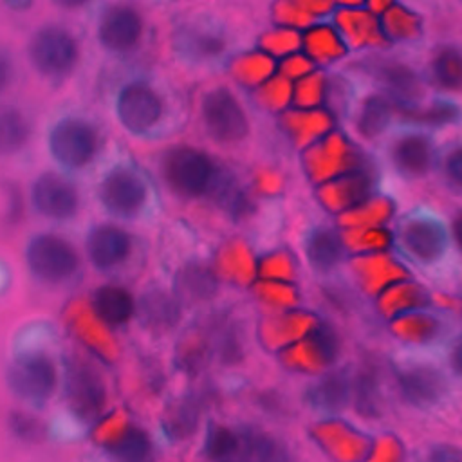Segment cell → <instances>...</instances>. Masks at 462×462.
Instances as JSON below:
<instances>
[{"label": "cell", "instance_id": "cell-27", "mask_svg": "<svg viewBox=\"0 0 462 462\" xmlns=\"http://www.w3.org/2000/svg\"><path fill=\"white\" fill-rule=\"evenodd\" d=\"M352 402L359 415L374 419L383 410V374L375 361L365 359L352 372Z\"/></svg>", "mask_w": 462, "mask_h": 462}, {"label": "cell", "instance_id": "cell-24", "mask_svg": "<svg viewBox=\"0 0 462 462\" xmlns=\"http://www.w3.org/2000/svg\"><path fill=\"white\" fill-rule=\"evenodd\" d=\"M220 280L208 260L191 258L182 263L175 274V296L186 305H202L217 298Z\"/></svg>", "mask_w": 462, "mask_h": 462}, {"label": "cell", "instance_id": "cell-51", "mask_svg": "<svg viewBox=\"0 0 462 462\" xmlns=\"http://www.w3.org/2000/svg\"><path fill=\"white\" fill-rule=\"evenodd\" d=\"M258 294L265 303H273V305H292L298 300L292 287L283 285L280 291V282H274V283L269 282L263 289H258Z\"/></svg>", "mask_w": 462, "mask_h": 462}, {"label": "cell", "instance_id": "cell-21", "mask_svg": "<svg viewBox=\"0 0 462 462\" xmlns=\"http://www.w3.org/2000/svg\"><path fill=\"white\" fill-rule=\"evenodd\" d=\"M211 352L222 366H236L245 359L249 343L247 319L233 310L213 316L208 328Z\"/></svg>", "mask_w": 462, "mask_h": 462}, {"label": "cell", "instance_id": "cell-2", "mask_svg": "<svg viewBox=\"0 0 462 462\" xmlns=\"http://www.w3.org/2000/svg\"><path fill=\"white\" fill-rule=\"evenodd\" d=\"M112 110L121 128L139 139H161L179 126L180 110L173 96L152 76L123 81L114 92Z\"/></svg>", "mask_w": 462, "mask_h": 462}, {"label": "cell", "instance_id": "cell-43", "mask_svg": "<svg viewBox=\"0 0 462 462\" xmlns=\"http://www.w3.org/2000/svg\"><path fill=\"white\" fill-rule=\"evenodd\" d=\"M309 339L316 346L325 365H334L337 361L341 354V337L337 334V328L330 321L319 319L318 325L309 332Z\"/></svg>", "mask_w": 462, "mask_h": 462}, {"label": "cell", "instance_id": "cell-47", "mask_svg": "<svg viewBox=\"0 0 462 462\" xmlns=\"http://www.w3.org/2000/svg\"><path fill=\"white\" fill-rule=\"evenodd\" d=\"M291 96H292V87L289 79L278 76L258 87L256 103L265 110H280L287 105Z\"/></svg>", "mask_w": 462, "mask_h": 462}, {"label": "cell", "instance_id": "cell-3", "mask_svg": "<svg viewBox=\"0 0 462 462\" xmlns=\"http://www.w3.org/2000/svg\"><path fill=\"white\" fill-rule=\"evenodd\" d=\"M45 144L58 171L72 177L88 171L99 162L105 130L87 110L70 108L52 117L47 126Z\"/></svg>", "mask_w": 462, "mask_h": 462}, {"label": "cell", "instance_id": "cell-7", "mask_svg": "<svg viewBox=\"0 0 462 462\" xmlns=\"http://www.w3.org/2000/svg\"><path fill=\"white\" fill-rule=\"evenodd\" d=\"M31 69L47 83L67 81L79 61V42L74 31L61 22H43L34 27L25 45Z\"/></svg>", "mask_w": 462, "mask_h": 462}, {"label": "cell", "instance_id": "cell-35", "mask_svg": "<svg viewBox=\"0 0 462 462\" xmlns=\"http://www.w3.org/2000/svg\"><path fill=\"white\" fill-rule=\"evenodd\" d=\"M96 314L108 325H123L134 314V300L132 294L116 283L101 285L94 292L92 298Z\"/></svg>", "mask_w": 462, "mask_h": 462}, {"label": "cell", "instance_id": "cell-8", "mask_svg": "<svg viewBox=\"0 0 462 462\" xmlns=\"http://www.w3.org/2000/svg\"><path fill=\"white\" fill-rule=\"evenodd\" d=\"M23 256L29 274L45 289H69L81 276L79 253L60 233H32L27 238Z\"/></svg>", "mask_w": 462, "mask_h": 462}, {"label": "cell", "instance_id": "cell-10", "mask_svg": "<svg viewBox=\"0 0 462 462\" xmlns=\"http://www.w3.org/2000/svg\"><path fill=\"white\" fill-rule=\"evenodd\" d=\"M359 67L361 72L374 81L377 90L388 97L395 110L401 112L402 119L413 116L430 99L426 76L402 58H368Z\"/></svg>", "mask_w": 462, "mask_h": 462}, {"label": "cell", "instance_id": "cell-40", "mask_svg": "<svg viewBox=\"0 0 462 462\" xmlns=\"http://www.w3.org/2000/svg\"><path fill=\"white\" fill-rule=\"evenodd\" d=\"M437 171L444 188L462 197V137H457L439 148Z\"/></svg>", "mask_w": 462, "mask_h": 462}, {"label": "cell", "instance_id": "cell-22", "mask_svg": "<svg viewBox=\"0 0 462 462\" xmlns=\"http://www.w3.org/2000/svg\"><path fill=\"white\" fill-rule=\"evenodd\" d=\"M390 334L410 346L439 345L451 336L453 323L448 316L431 310H411L390 321Z\"/></svg>", "mask_w": 462, "mask_h": 462}, {"label": "cell", "instance_id": "cell-12", "mask_svg": "<svg viewBox=\"0 0 462 462\" xmlns=\"http://www.w3.org/2000/svg\"><path fill=\"white\" fill-rule=\"evenodd\" d=\"M16 350L11 361V379L18 392L45 399L56 383V363L49 352L51 332L34 330L27 327V332L18 334Z\"/></svg>", "mask_w": 462, "mask_h": 462}, {"label": "cell", "instance_id": "cell-53", "mask_svg": "<svg viewBox=\"0 0 462 462\" xmlns=\"http://www.w3.org/2000/svg\"><path fill=\"white\" fill-rule=\"evenodd\" d=\"M301 11H305L310 18H323L336 9V2H309V0H298L296 2Z\"/></svg>", "mask_w": 462, "mask_h": 462}, {"label": "cell", "instance_id": "cell-41", "mask_svg": "<svg viewBox=\"0 0 462 462\" xmlns=\"http://www.w3.org/2000/svg\"><path fill=\"white\" fill-rule=\"evenodd\" d=\"M258 49L271 58H287L301 47V34L296 29L274 27L258 36Z\"/></svg>", "mask_w": 462, "mask_h": 462}, {"label": "cell", "instance_id": "cell-42", "mask_svg": "<svg viewBox=\"0 0 462 462\" xmlns=\"http://www.w3.org/2000/svg\"><path fill=\"white\" fill-rule=\"evenodd\" d=\"M238 430L213 424L206 437V453L215 462H235L238 451Z\"/></svg>", "mask_w": 462, "mask_h": 462}, {"label": "cell", "instance_id": "cell-37", "mask_svg": "<svg viewBox=\"0 0 462 462\" xmlns=\"http://www.w3.org/2000/svg\"><path fill=\"white\" fill-rule=\"evenodd\" d=\"M227 67L236 83H240L245 88H254L260 87L265 79L269 81L271 74L276 69V61L262 51H253L233 56Z\"/></svg>", "mask_w": 462, "mask_h": 462}, {"label": "cell", "instance_id": "cell-52", "mask_svg": "<svg viewBox=\"0 0 462 462\" xmlns=\"http://www.w3.org/2000/svg\"><path fill=\"white\" fill-rule=\"evenodd\" d=\"M426 462H462V449L453 446H435L428 453Z\"/></svg>", "mask_w": 462, "mask_h": 462}, {"label": "cell", "instance_id": "cell-14", "mask_svg": "<svg viewBox=\"0 0 462 462\" xmlns=\"http://www.w3.org/2000/svg\"><path fill=\"white\" fill-rule=\"evenodd\" d=\"M439 146L435 135L420 126L395 130L384 146V159L399 179L417 182L431 175L437 168Z\"/></svg>", "mask_w": 462, "mask_h": 462}, {"label": "cell", "instance_id": "cell-46", "mask_svg": "<svg viewBox=\"0 0 462 462\" xmlns=\"http://www.w3.org/2000/svg\"><path fill=\"white\" fill-rule=\"evenodd\" d=\"M327 76L321 70H314L309 76L301 78L298 85L292 88L294 105L300 108H312L325 99Z\"/></svg>", "mask_w": 462, "mask_h": 462}, {"label": "cell", "instance_id": "cell-16", "mask_svg": "<svg viewBox=\"0 0 462 462\" xmlns=\"http://www.w3.org/2000/svg\"><path fill=\"white\" fill-rule=\"evenodd\" d=\"M146 22L143 13L130 4H110L96 18V40L112 56H128L144 40Z\"/></svg>", "mask_w": 462, "mask_h": 462}, {"label": "cell", "instance_id": "cell-11", "mask_svg": "<svg viewBox=\"0 0 462 462\" xmlns=\"http://www.w3.org/2000/svg\"><path fill=\"white\" fill-rule=\"evenodd\" d=\"M392 372L401 397L417 410H435L449 397V379L430 357L420 354H399L392 359Z\"/></svg>", "mask_w": 462, "mask_h": 462}, {"label": "cell", "instance_id": "cell-17", "mask_svg": "<svg viewBox=\"0 0 462 462\" xmlns=\"http://www.w3.org/2000/svg\"><path fill=\"white\" fill-rule=\"evenodd\" d=\"M372 164L368 157L352 146L341 132L328 134L321 143H316L303 153V170L309 180L321 182Z\"/></svg>", "mask_w": 462, "mask_h": 462}, {"label": "cell", "instance_id": "cell-30", "mask_svg": "<svg viewBox=\"0 0 462 462\" xmlns=\"http://www.w3.org/2000/svg\"><path fill=\"white\" fill-rule=\"evenodd\" d=\"M301 47L314 65L334 63L348 52L339 32L328 23L309 27L307 32L301 34Z\"/></svg>", "mask_w": 462, "mask_h": 462}, {"label": "cell", "instance_id": "cell-20", "mask_svg": "<svg viewBox=\"0 0 462 462\" xmlns=\"http://www.w3.org/2000/svg\"><path fill=\"white\" fill-rule=\"evenodd\" d=\"M301 247L309 267L319 274H334L346 262V245L341 233L328 222H314L303 233Z\"/></svg>", "mask_w": 462, "mask_h": 462}, {"label": "cell", "instance_id": "cell-33", "mask_svg": "<svg viewBox=\"0 0 462 462\" xmlns=\"http://www.w3.org/2000/svg\"><path fill=\"white\" fill-rule=\"evenodd\" d=\"M352 269L357 274L365 291H370V292H381V289L383 291L386 289V282L383 280V274L393 283V282H401V278H404L408 273L404 265H401L399 262H395L386 254L357 258V262L352 263Z\"/></svg>", "mask_w": 462, "mask_h": 462}, {"label": "cell", "instance_id": "cell-31", "mask_svg": "<svg viewBox=\"0 0 462 462\" xmlns=\"http://www.w3.org/2000/svg\"><path fill=\"white\" fill-rule=\"evenodd\" d=\"M139 307L144 323L153 330H170L180 319V301L173 292H168L162 287L148 289Z\"/></svg>", "mask_w": 462, "mask_h": 462}, {"label": "cell", "instance_id": "cell-38", "mask_svg": "<svg viewBox=\"0 0 462 462\" xmlns=\"http://www.w3.org/2000/svg\"><path fill=\"white\" fill-rule=\"evenodd\" d=\"M430 296L424 291V287H420L415 282H397L392 287H386L381 296H379V312L388 318L393 319L399 314H404L410 310V307H420V305H428Z\"/></svg>", "mask_w": 462, "mask_h": 462}, {"label": "cell", "instance_id": "cell-48", "mask_svg": "<svg viewBox=\"0 0 462 462\" xmlns=\"http://www.w3.org/2000/svg\"><path fill=\"white\" fill-rule=\"evenodd\" d=\"M271 18L278 23V27H289V29H300L307 27L312 22V18L298 7L296 2H276L271 5Z\"/></svg>", "mask_w": 462, "mask_h": 462}, {"label": "cell", "instance_id": "cell-19", "mask_svg": "<svg viewBox=\"0 0 462 462\" xmlns=\"http://www.w3.org/2000/svg\"><path fill=\"white\" fill-rule=\"evenodd\" d=\"M379 184V175L374 164L343 173L323 186H319L316 197L319 204L330 213H345L366 199H370Z\"/></svg>", "mask_w": 462, "mask_h": 462}, {"label": "cell", "instance_id": "cell-55", "mask_svg": "<svg viewBox=\"0 0 462 462\" xmlns=\"http://www.w3.org/2000/svg\"><path fill=\"white\" fill-rule=\"evenodd\" d=\"M449 233H451V242H453V245L462 253V208L453 213Z\"/></svg>", "mask_w": 462, "mask_h": 462}, {"label": "cell", "instance_id": "cell-4", "mask_svg": "<svg viewBox=\"0 0 462 462\" xmlns=\"http://www.w3.org/2000/svg\"><path fill=\"white\" fill-rule=\"evenodd\" d=\"M161 173L177 197L186 200L209 199L215 204L236 177L233 170L208 152L188 144L173 146L162 153Z\"/></svg>", "mask_w": 462, "mask_h": 462}, {"label": "cell", "instance_id": "cell-54", "mask_svg": "<svg viewBox=\"0 0 462 462\" xmlns=\"http://www.w3.org/2000/svg\"><path fill=\"white\" fill-rule=\"evenodd\" d=\"M448 359H449V366H451L453 374L458 379H462V330L453 336Z\"/></svg>", "mask_w": 462, "mask_h": 462}, {"label": "cell", "instance_id": "cell-28", "mask_svg": "<svg viewBox=\"0 0 462 462\" xmlns=\"http://www.w3.org/2000/svg\"><path fill=\"white\" fill-rule=\"evenodd\" d=\"M31 116L16 105L0 103V159L20 155L31 143Z\"/></svg>", "mask_w": 462, "mask_h": 462}, {"label": "cell", "instance_id": "cell-36", "mask_svg": "<svg viewBox=\"0 0 462 462\" xmlns=\"http://www.w3.org/2000/svg\"><path fill=\"white\" fill-rule=\"evenodd\" d=\"M395 209V202L386 195H372L359 206L341 213L337 217V224L345 229H365L381 226L386 222Z\"/></svg>", "mask_w": 462, "mask_h": 462}, {"label": "cell", "instance_id": "cell-32", "mask_svg": "<svg viewBox=\"0 0 462 462\" xmlns=\"http://www.w3.org/2000/svg\"><path fill=\"white\" fill-rule=\"evenodd\" d=\"M413 126H420L426 130H440L449 126L462 125V103L449 96H435L426 101V105L417 110L413 116L404 119Z\"/></svg>", "mask_w": 462, "mask_h": 462}, {"label": "cell", "instance_id": "cell-39", "mask_svg": "<svg viewBox=\"0 0 462 462\" xmlns=\"http://www.w3.org/2000/svg\"><path fill=\"white\" fill-rule=\"evenodd\" d=\"M332 125H334V117L328 110L325 112L314 110L310 114H305V112L291 114L285 119L283 128L296 144H310L312 139L327 134Z\"/></svg>", "mask_w": 462, "mask_h": 462}, {"label": "cell", "instance_id": "cell-57", "mask_svg": "<svg viewBox=\"0 0 462 462\" xmlns=\"http://www.w3.org/2000/svg\"><path fill=\"white\" fill-rule=\"evenodd\" d=\"M460 303H462V301H460Z\"/></svg>", "mask_w": 462, "mask_h": 462}, {"label": "cell", "instance_id": "cell-25", "mask_svg": "<svg viewBox=\"0 0 462 462\" xmlns=\"http://www.w3.org/2000/svg\"><path fill=\"white\" fill-rule=\"evenodd\" d=\"M363 7L365 4H336V31L339 32L346 49L384 45L386 42L370 13H361Z\"/></svg>", "mask_w": 462, "mask_h": 462}, {"label": "cell", "instance_id": "cell-5", "mask_svg": "<svg viewBox=\"0 0 462 462\" xmlns=\"http://www.w3.org/2000/svg\"><path fill=\"white\" fill-rule=\"evenodd\" d=\"M402 258L420 271H440L451 256V233L442 217L426 206L404 211L392 233Z\"/></svg>", "mask_w": 462, "mask_h": 462}, {"label": "cell", "instance_id": "cell-13", "mask_svg": "<svg viewBox=\"0 0 462 462\" xmlns=\"http://www.w3.org/2000/svg\"><path fill=\"white\" fill-rule=\"evenodd\" d=\"M141 244L135 235L114 222L92 224L85 233V254L88 263L105 276H125L141 258Z\"/></svg>", "mask_w": 462, "mask_h": 462}, {"label": "cell", "instance_id": "cell-23", "mask_svg": "<svg viewBox=\"0 0 462 462\" xmlns=\"http://www.w3.org/2000/svg\"><path fill=\"white\" fill-rule=\"evenodd\" d=\"M305 404L316 413H337L352 401V372L348 368H336L314 383L303 393Z\"/></svg>", "mask_w": 462, "mask_h": 462}, {"label": "cell", "instance_id": "cell-6", "mask_svg": "<svg viewBox=\"0 0 462 462\" xmlns=\"http://www.w3.org/2000/svg\"><path fill=\"white\" fill-rule=\"evenodd\" d=\"M233 47V31L213 13H189L171 29V51L180 63L191 69L224 65Z\"/></svg>", "mask_w": 462, "mask_h": 462}, {"label": "cell", "instance_id": "cell-34", "mask_svg": "<svg viewBox=\"0 0 462 462\" xmlns=\"http://www.w3.org/2000/svg\"><path fill=\"white\" fill-rule=\"evenodd\" d=\"M379 31L386 42L410 43L422 36V18L406 5L393 4L381 14Z\"/></svg>", "mask_w": 462, "mask_h": 462}, {"label": "cell", "instance_id": "cell-56", "mask_svg": "<svg viewBox=\"0 0 462 462\" xmlns=\"http://www.w3.org/2000/svg\"><path fill=\"white\" fill-rule=\"evenodd\" d=\"M9 282H11V274H9V269L7 265L2 262L0 258V294L9 287Z\"/></svg>", "mask_w": 462, "mask_h": 462}, {"label": "cell", "instance_id": "cell-1", "mask_svg": "<svg viewBox=\"0 0 462 462\" xmlns=\"http://www.w3.org/2000/svg\"><path fill=\"white\" fill-rule=\"evenodd\" d=\"M94 199L105 217L132 224L152 220L161 202L155 182L132 157H116L103 166Z\"/></svg>", "mask_w": 462, "mask_h": 462}, {"label": "cell", "instance_id": "cell-18", "mask_svg": "<svg viewBox=\"0 0 462 462\" xmlns=\"http://www.w3.org/2000/svg\"><path fill=\"white\" fill-rule=\"evenodd\" d=\"M395 106L379 90L357 92L345 123L352 128L357 139L366 144L381 141L392 128Z\"/></svg>", "mask_w": 462, "mask_h": 462}, {"label": "cell", "instance_id": "cell-29", "mask_svg": "<svg viewBox=\"0 0 462 462\" xmlns=\"http://www.w3.org/2000/svg\"><path fill=\"white\" fill-rule=\"evenodd\" d=\"M238 451L235 462H289L287 448L273 435L254 430H238Z\"/></svg>", "mask_w": 462, "mask_h": 462}, {"label": "cell", "instance_id": "cell-9", "mask_svg": "<svg viewBox=\"0 0 462 462\" xmlns=\"http://www.w3.org/2000/svg\"><path fill=\"white\" fill-rule=\"evenodd\" d=\"M199 123L204 135L222 146L238 148L251 137V117L238 94L224 83L206 88L199 101Z\"/></svg>", "mask_w": 462, "mask_h": 462}, {"label": "cell", "instance_id": "cell-49", "mask_svg": "<svg viewBox=\"0 0 462 462\" xmlns=\"http://www.w3.org/2000/svg\"><path fill=\"white\" fill-rule=\"evenodd\" d=\"M314 63L303 56V54H291L287 58H283L278 65V70H280V76L285 78V79H291V78H305L309 76L310 72H314Z\"/></svg>", "mask_w": 462, "mask_h": 462}, {"label": "cell", "instance_id": "cell-45", "mask_svg": "<svg viewBox=\"0 0 462 462\" xmlns=\"http://www.w3.org/2000/svg\"><path fill=\"white\" fill-rule=\"evenodd\" d=\"M343 242L346 251H379L388 247L393 238L392 233L379 227H365V229H346L343 235Z\"/></svg>", "mask_w": 462, "mask_h": 462}, {"label": "cell", "instance_id": "cell-50", "mask_svg": "<svg viewBox=\"0 0 462 462\" xmlns=\"http://www.w3.org/2000/svg\"><path fill=\"white\" fill-rule=\"evenodd\" d=\"M16 60L13 51L0 42V96H4L16 81Z\"/></svg>", "mask_w": 462, "mask_h": 462}, {"label": "cell", "instance_id": "cell-26", "mask_svg": "<svg viewBox=\"0 0 462 462\" xmlns=\"http://www.w3.org/2000/svg\"><path fill=\"white\" fill-rule=\"evenodd\" d=\"M428 83L446 90L462 92V45L457 42L437 43L426 61Z\"/></svg>", "mask_w": 462, "mask_h": 462}, {"label": "cell", "instance_id": "cell-44", "mask_svg": "<svg viewBox=\"0 0 462 462\" xmlns=\"http://www.w3.org/2000/svg\"><path fill=\"white\" fill-rule=\"evenodd\" d=\"M258 273L260 276L273 278L276 282H292L296 274L294 256L285 249L265 253L258 260Z\"/></svg>", "mask_w": 462, "mask_h": 462}, {"label": "cell", "instance_id": "cell-15", "mask_svg": "<svg viewBox=\"0 0 462 462\" xmlns=\"http://www.w3.org/2000/svg\"><path fill=\"white\" fill-rule=\"evenodd\" d=\"M29 204L40 218L52 224H69L79 215L81 199L69 175L45 170L31 180Z\"/></svg>", "mask_w": 462, "mask_h": 462}]
</instances>
